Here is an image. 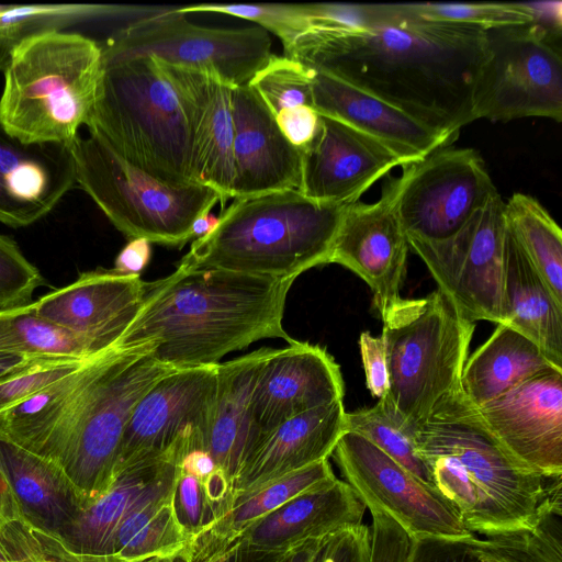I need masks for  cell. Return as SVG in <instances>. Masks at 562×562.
Here are the masks:
<instances>
[{"label": "cell", "mask_w": 562, "mask_h": 562, "mask_svg": "<svg viewBox=\"0 0 562 562\" xmlns=\"http://www.w3.org/2000/svg\"><path fill=\"white\" fill-rule=\"evenodd\" d=\"M235 198L301 187L302 149L281 133L274 115L247 83L233 88Z\"/></svg>", "instance_id": "obj_23"}, {"label": "cell", "mask_w": 562, "mask_h": 562, "mask_svg": "<svg viewBox=\"0 0 562 562\" xmlns=\"http://www.w3.org/2000/svg\"><path fill=\"white\" fill-rule=\"evenodd\" d=\"M342 398L341 372L326 349L297 340L271 349L251 393L249 453L282 423Z\"/></svg>", "instance_id": "obj_16"}, {"label": "cell", "mask_w": 562, "mask_h": 562, "mask_svg": "<svg viewBox=\"0 0 562 562\" xmlns=\"http://www.w3.org/2000/svg\"><path fill=\"white\" fill-rule=\"evenodd\" d=\"M190 558H191V557H190L189 554H187V555H186V554H183V555H181V557H179V558H176L175 560H169V561H167V562H191V559H190Z\"/></svg>", "instance_id": "obj_56"}, {"label": "cell", "mask_w": 562, "mask_h": 562, "mask_svg": "<svg viewBox=\"0 0 562 562\" xmlns=\"http://www.w3.org/2000/svg\"><path fill=\"white\" fill-rule=\"evenodd\" d=\"M366 508L356 492L336 477L292 498L228 539L200 549L236 543L259 550L285 551L340 528L362 524Z\"/></svg>", "instance_id": "obj_26"}, {"label": "cell", "mask_w": 562, "mask_h": 562, "mask_svg": "<svg viewBox=\"0 0 562 562\" xmlns=\"http://www.w3.org/2000/svg\"><path fill=\"white\" fill-rule=\"evenodd\" d=\"M505 202L497 192L456 235L408 240L440 290L472 322H503Z\"/></svg>", "instance_id": "obj_14"}, {"label": "cell", "mask_w": 562, "mask_h": 562, "mask_svg": "<svg viewBox=\"0 0 562 562\" xmlns=\"http://www.w3.org/2000/svg\"><path fill=\"white\" fill-rule=\"evenodd\" d=\"M381 317L390 376L382 398L416 429L460 385L475 322L440 290L419 299L400 297Z\"/></svg>", "instance_id": "obj_8"}, {"label": "cell", "mask_w": 562, "mask_h": 562, "mask_svg": "<svg viewBox=\"0 0 562 562\" xmlns=\"http://www.w3.org/2000/svg\"><path fill=\"white\" fill-rule=\"evenodd\" d=\"M554 367L541 349L521 333L497 324L490 338L467 358L460 384L476 407Z\"/></svg>", "instance_id": "obj_31"}, {"label": "cell", "mask_w": 562, "mask_h": 562, "mask_svg": "<svg viewBox=\"0 0 562 562\" xmlns=\"http://www.w3.org/2000/svg\"><path fill=\"white\" fill-rule=\"evenodd\" d=\"M87 360L36 358L1 378L0 414L27 400L46 386L71 374Z\"/></svg>", "instance_id": "obj_42"}, {"label": "cell", "mask_w": 562, "mask_h": 562, "mask_svg": "<svg viewBox=\"0 0 562 562\" xmlns=\"http://www.w3.org/2000/svg\"><path fill=\"white\" fill-rule=\"evenodd\" d=\"M293 282L177 266L166 278L145 282L140 308L115 347L149 344L159 362L186 369L216 364L266 338L292 344L282 318Z\"/></svg>", "instance_id": "obj_3"}, {"label": "cell", "mask_w": 562, "mask_h": 562, "mask_svg": "<svg viewBox=\"0 0 562 562\" xmlns=\"http://www.w3.org/2000/svg\"><path fill=\"white\" fill-rule=\"evenodd\" d=\"M0 467L22 517L35 528L61 536L82 510L75 488L54 463L2 435Z\"/></svg>", "instance_id": "obj_29"}, {"label": "cell", "mask_w": 562, "mask_h": 562, "mask_svg": "<svg viewBox=\"0 0 562 562\" xmlns=\"http://www.w3.org/2000/svg\"><path fill=\"white\" fill-rule=\"evenodd\" d=\"M270 351L262 348L217 364L216 395L205 451L231 487L249 453L251 393Z\"/></svg>", "instance_id": "obj_30"}, {"label": "cell", "mask_w": 562, "mask_h": 562, "mask_svg": "<svg viewBox=\"0 0 562 562\" xmlns=\"http://www.w3.org/2000/svg\"><path fill=\"white\" fill-rule=\"evenodd\" d=\"M414 441L431 485L473 535L532 529L548 514L562 513L561 477H544L514 459L461 384L437 402Z\"/></svg>", "instance_id": "obj_4"}, {"label": "cell", "mask_w": 562, "mask_h": 562, "mask_svg": "<svg viewBox=\"0 0 562 562\" xmlns=\"http://www.w3.org/2000/svg\"><path fill=\"white\" fill-rule=\"evenodd\" d=\"M0 353L31 359L83 360L99 356L80 338L38 316L33 301L0 308Z\"/></svg>", "instance_id": "obj_36"}, {"label": "cell", "mask_w": 562, "mask_h": 562, "mask_svg": "<svg viewBox=\"0 0 562 562\" xmlns=\"http://www.w3.org/2000/svg\"><path fill=\"white\" fill-rule=\"evenodd\" d=\"M346 414L342 400H338L279 425L247 457L233 483L231 502L328 459L347 431Z\"/></svg>", "instance_id": "obj_24"}, {"label": "cell", "mask_w": 562, "mask_h": 562, "mask_svg": "<svg viewBox=\"0 0 562 562\" xmlns=\"http://www.w3.org/2000/svg\"><path fill=\"white\" fill-rule=\"evenodd\" d=\"M171 370L149 344L114 347L1 413L0 435L54 463L83 509L113 484L135 406Z\"/></svg>", "instance_id": "obj_2"}, {"label": "cell", "mask_w": 562, "mask_h": 562, "mask_svg": "<svg viewBox=\"0 0 562 562\" xmlns=\"http://www.w3.org/2000/svg\"><path fill=\"white\" fill-rule=\"evenodd\" d=\"M562 513H550L532 529L468 539L475 562H562Z\"/></svg>", "instance_id": "obj_37"}, {"label": "cell", "mask_w": 562, "mask_h": 562, "mask_svg": "<svg viewBox=\"0 0 562 562\" xmlns=\"http://www.w3.org/2000/svg\"><path fill=\"white\" fill-rule=\"evenodd\" d=\"M71 150L77 187L130 239L182 247L191 239L194 221L222 203L211 187L172 186L153 178L91 132L79 135Z\"/></svg>", "instance_id": "obj_9"}, {"label": "cell", "mask_w": 562, "mask_h": 562, "mask_svg": "<svg viewBox=\"0 0 562 562\" xmlns=\"http://www.w3.org/2000/svg\"><path fill=\"white\" fill-rule=\"evenodd\" d=\"M100 46L102 63L151 56L205 72L233 88L247 85L273 56L269 33L258 25L207 27L176 9L139 16Z\"/></svg>", "instance_id": "obj_10"}, {"label": "cell", "mask_w": 562, "mask_h": 562, "mask_svg": "<svg viewBox=\"0 0 562 562\" xmlns=\"http://www.w3.org/2000/svg\"><path fill=\"white\" fill-rule=\"evenodd\" d=\"M76 187L71 145L22 143L0 120V223L30 226Z\"/></svg>", "instance_id": "obj_22"}, {"label": "cell", "mask_w": 562, "mask_h": 562, "mask_svg": "<svg viewBox=\"0 0 562 562\" xmlns=\"http://www.w3.org/2000/svg\"><path fill=\"white\" fill-rule=\"evenodd\" d=\"M312 77L311 68L289 57L273 54L248 85L276 116L289 108H313Z\"/></svg>", "instance_id": "obj_40"}, {"label": "cell", "mask_w": 562, "mask_h": 562, "mask_svg": "<svg viewBox=\"0 0 562 562\" xmlns=\"http://www.w3.org/2000/svg\"><path fill=\"white\" fill-rule=\"evenodd\" d=\"M175 487L176 483L171 488L143 502L122 520L109 557L132 562L173 558L192 551L194 540L176 513Z\"/></svg>", "instance_id": "obj_32"}, {"label": "cell", "mask_w": 562, "mask_h": 562, "mask_svg": "<svg viewBox=\"0 0 562 562\" xmlns=\"http://www.w3.org/2000/svg\"><path fill=\"white\" fill-rule=\"evenodd\" d=\"M403 12L417 19L465 25L483 31L535 22L531 3H407Z\"/></svg>", "instance_id": "obj_39"}, {"label": "cell", "mask_w": 562, "mask_h": 562, "mask_svg": "<svg viewBox=\"0 0 562 562\" xmlns=\"http://www.w3.org/2000/svg\"><path fill=\"white\" fill-rule=\"evenodd\" d=\"M312 95L315 111L374 137L396 154L404 166L456 140L323 71L313 70Z\"/></svg>", "instance_id": "obj_25"}, {"label": "cell", "mask_w": 562, "mask_h": 562, "mask_svg": "<svg viewBox=\"0 0 562 562\" xmlns=\"http://www.w3.org/2000/svg\"><path fill=\"white\" fill-rule=\"evenodd\" d=\"M217 364L173 369L140 398L126 425L116 475L138 461L186 443L205 450L217 385Z\"/></svg>", "instance_id": "obj_15"}, {"label": "cell", "mask_w": 562, "mask_h": 562, "mask_svg": "<svg viewBox=\"0 0 562 562\" xmlns=\"http://www.w3.org/2000/svg\"><path fill=\"white\" fill-rule=\"evenodd\" d=\"M43 277L9 236L0 234V308L32 302Z\"/></svg>", "instance_id": "obj_43"}, {"label": "cell", "mask_w": 562, "mask_h": 562, "mask_svg": "<svg viewBox=\"0 0 562 562\" xmlns=\"http://www.w3.org/2000/svg\"><path fill=\"white\" fill-rule=\"evenodd\" d=\"M345 209L299 190L235 198L217 226L192 243L178 267L294 281L328 263Z\"/></svg>", "instance_id": "obj_5"}, {"label": "cell", "mask_w": 562, "mask_h": 562, "mask_svg": "<svg viewBox=\"0 0 562 562\" xmlns=\"http://www.w3.org/2000/svg\"><path fill=\"white\" fill-rule=\"evenodd\" d=\"M156 11L101 3H49L0 5V71L24 41L47 33L65 32L76 24L123 15L144 16Z\"/></svg>", "instance_id": "obj_33"}, {"label": "cell", "mask_w": 562, "mask_h": 562, "mask_svg": "<svg viewBox=\"0 0 562 562\" xmlns=\"http://www.w3.org/2000/svg\"><path fill=\"white\" fill-rule=\"evenodd\" d=\"M183 445L124 468L109 491L83 508L59 536L79 554L109 557L117 527L139 504L171 488L186 454Z\"/></svg>", "instance_id": "obj_27"}, {"label": "cell", "mask_w": 562, "mask_h": 562, "mask_svg": "<svg viewBox=\"0 0 562 562\" xmlns=\"http://www.w3.org/2000/svg\"><path fill=\"white\" fill-rule=\"evenodd\" d=\"M150 244L145 238L130 239L116 256L113 270L122 274H139L150 259Z\"/></svg>", "instance_id": "obj_51"}, {"label": "cell", "mask_w": 562, "mask_h": 562, "mask_svg": "<svg viewBox=\"0 0 562 562\" xmlns=\"http://www.w3.org/2000/svg\"><path fill=\"white\" fill-rule=\"evenodd\" d=\"M274 119L284 137L302 150L315 138L321 124L319 113L306 105L284 109Z\"/></svg>", "instance_id": "obj_49"}, {"label": "cell", "mask_w": 562, "mask_h": 562, "mask_svg": "<svg viewBox=\"0 0 562 562\" xmlns=\"http://www.w3.org/2000/svg\"><path fill=\"white\" fill-rule=\"evenodd\" d=\"M179 467L183 472L198 477L201 482L211 476L216 470L213 458L205 450L187 452L182 457Z\"/></svg>", "instance_id": "obj_52"}, {"label": "cell", "mask_w": 562, "mask_h": 562, "mask_svg": "<svg viewBox=\"0 0 562 562\" xmlns=\"http://www.w3.org/2000/svg\"><path fill=\"white\" fill-rule=\"evenodd\" d=\"M321 115L318 132L302 150L300 192L327 204L348 206L403 160L356 127Z\"/></svg>", "instance_id": "obj_19"}, {"label": "cell", "mask_w": 562, "mask_h": 562, "mask_svg": "<svg viewBox=\"0 0 562 562\" xmlns=\"http://www.w3.org/2000/svg\"><path fill=\"white\" fill-rule=\"evenodd\" d=\"M506 226L555 300L562 304V232L531 195L514 193L505 202Z\"/></svg>", "instance_id": "obj_35"}, {"label": "cell", "mask_w": 562, "mask_h": 562, "mask_svg": "<svg viewBox=\"0 0 562 562\" xmlns=\"http://www.w3.org/2000/svg\"><path fill=\"white\" fill-rule=\"evenodd\" d=\"M102 71L101 46L75 32L22 42L3 71L0 120L25 144L71 145L87 126Z\"/></svg>", "instance_id": "obj_6"}, {"label": "cell", "mask_w": 562, "mask_h": 562, "mask_svg": "<svg viewBox=\"0 0 562 562\" xmlns=\"http://www.w3.org/2000/svg\"><path fill=\"white\" fill-rule=\"evenodd\" d=\"M331 456L366 507L391 517L412 539L463 540L476 536L434 486L362 436L346 431Z\"/></svg>", "instance_id": "obj_13"}, {"label": "cell", "mask_w": 562, "mask_h": 562, "mask_svg": "<svg viewBox=\"0 0 562 562\" xmlns=\"http://www.w3.org/2000/svg\"><path fill=\"white\" fill-rule=\"evenodd\" d=\"M176 11L183 14L196 12L221 13L252 21L267 32L277 35L284 49L313 27L305 4L202 3L182 7L176 9Z\"/></svg>", "instance_id": "obj_41"}, {"label": "cell", "mask_w": 562, "mask_h": 562, "mask_svg": "<svg viewBox=\"0 0 562 562\" xmlns=\"http://www.w3.org/2000/svg\"><path fill=\"white\" fill-rule=\"evenodd\" d=\"M346 423L347 431L362 436L431 485L428 469L416 452L415 429L402 422L387 401L380 398L372 407L347 413Z\"/></svg>", "instance_id": "obj_38"}, {"label": "cell", "mask_w": 562, "mask_h": 562, "mask_svg": "<svg viewBox=\"0 0 562 562\" xmlns=\"http://www.w3.org/2000/svg\"><path fill=\"white\" fill-rule=\"evenodd\" d=\"M363 29L313 30L284 56L368 92L457 139L475 121L486 31L406 14Z\"/></svg>", "instance_id": "obj_1"}, {"label": "cell", "mask_w": 562, "mask_h": 562, "mask_svg": "<svg viewBox=\"0 0 562 562\" xmlns=\"http://www.w3.org/2000/svg\"><path fill=\"white\" fill-rule=\"evenodd\" d=\"M316 540L317 539L310 540L294 548L289 557L288 562H307Z\"/></svg>", "instance_id": "obj_55"}, {"label": "cell", "mask_w": 562, "mask_h": 562, "mask_svg": "<svg viewBox=\"0 0 562 562\" xmlns=\"http://www.w3.org/2000/svg\"><path fill=\"white\" fill-rule=\"evenodd\" d=\"M293 549L269 551L232 543L195 552L191 562H288Z\"/></svg>", "instance_id": "obj_50"}, {"label": "cell", "mask_w": 562, "mask_h": 562, "mask_svg": "<svg viewBox=\"0 0 562 562\" xmlns=\"http://www.w3.org/2000/svg\"><path fill=\"white\" fill-rule=\"evenodd\" d=\"M157 61L186 110L191 137V182L213 188L225 203L234 198L233 87L205 72Z\"/></svg>", "instance_id": "obj_21"}, {"label": "cell", "mask_w": 562, "mask_h": 562, "mask_svg": "<svg viewBox=\"0 0 562 562\" xmlns=\"http://www.w3.org/2000/svg\"><path fill=\"white\" fill-rule=\"evenodd\" d=\"M139 274L93 270L34 301L43 319L83 340L94 355L114 348L144 299Z\"/></svg>", "instance_id": "obj_20"}, {"label": "cell", "mask_w": 562, "mask_h": 562, "mask_svg": "<svg viewBox=\"0 0 562 562\" xmlns=\"http://www.w3.org/2000/svg\"><path fill=\"white\" fill-rule=\"evenodd\" d=\"M487 57L474 95L475 120L562 121V57L555 33L536 23L486 31Z\"/></svg>", "instance_id": "obj_11"}, {"label": "cell", "mask_w": 562, "mask_h": 562, "mask_svg": "<svg viewBox=\"0 0 562 562\" xmlns=\"http://www.w3.org/2000/svg\"><path fill=\"white\" fill-rule=\"evenodd\" d=\"M370 532L363 522L333 531L316 540L307 562H369Z\"/></svg>", "instance_id": "obj_45"}, {"label": "cell", "mask_w": 562, "mask_h": 562, "mask_svg": "<svg viewBox=\"0 0 562 562\" xmlns=\"http://www.w3.org/2000/svg\"><path fill=\"white\" fill-rule=\"evenodd\" d=\"M373 517L369 562H406L412 538L391 517L371 513Z\"/></svg>", "instance_id": "obj_46"}, {"label": "cell", "mask_w": 562, "mask_h": 562, "mask_svg": "<svg viewBox=\"0 0 562 562\" xmlns=\"http://www.w3.org/2000/svg\"><path fill=\"white\" fill-rule=\"evenodd\" d=\"M336 477L326 459L286 474L249 494L235 497L225 514L199 536L194 544H217L292 498L323 486Z\"/></svg>", "instance_id": "obj_34"}, {"label": "cell", "mask_w": 562, "mask_h": 562, "mask_svg": "<svg viewBox=\"0 0 562 562\" xmlns=\"http://www.w3.org/2000/svg\"><path fill=\"white\" fill-rule=\"evenodd\" d=\"M87 128L153 178L172 186L192 183L186 110L156 58L102 63Z\"/></svg>", "instance_id": "obj_7"}, {"label": "cell", "mask_w": 562, "mask_h": 562, "mask_svg": "<svg viewBox=\"0 0 562 562\" xmlns=\"http://www.w3.org/2000/svg\"><path fill=\"white\" fill-rule=\"evenodd\" d=\"M366 384L371 394L382 398L390 389L389 368L382 337L363 331L359 338Z\"/></svg>", "instance_id": "obj_47"}, {"label": "cell", "mask_w": 562, "mask_h": 562, "mask_svg": "<svg viewBox=\"0 0 562 562\" xmlns=\"http://www.w3.org/2000/svg\"><path fill=\"white\" fill-rule=\"evenodd\" d=\"M477 408L514 459L544 477L562 476V371L536 375Z\"/></svg>", "instance_id": "obj_17"}, {"label": "cell", "mask_w": 562, "mask_h": 562, "mask_svg": "<svg viewBox=\"0 0 562 562\" xmlns=\"http://www.w3.org/2000/svg\"><path fill=\"white\" fill-rule=\"evenodd\" d=\"M175 507L180 524L193 540L216 520L201 481L183 472L180 467L175 487Z\"/></svg>", "instance_id": "obj_44"}, {"label": "cell", "mask_w": 562, "mask_h": 562, "mask_svg": "<svg viewBox=\"0 0 562 562\" xmlns=\"http://www.w3.org/2000/svg\"><path fill=\"white\" fill-rule=\"evenodd\" d=\"M19 506L5 474L0 467V529L9 521L21 518Z\"/></svg>", "instance_id": "obj_53"}, {"label": "cell", "mask_w": 562, "mask_h": 562, "mask_svg": "<svg viewBox=\"0 0 562 562\" xmlns=\"http://www.w3.org/2000/svg\"><path fill=\"white\" fill-rule=\"evenodd\" d=\"M387 182L407 240L426 243L456 235L498 192L476 150L450 146Z\"/></svg>", "instance_id": "obj_12"}, {"label": "cell", "mask_w": 562, "mask_h": 562, "mask_svg": "<svg viewBox=\"0 0 562 562\" xmlns=\"http://www.w3.org/2000/svg\"><path fill=\"white\" fill-rule=\"evenodd\" d=\"M220 217L212 215L211 213L201 215L198 217L191 227V239L201 238L211 233L218 224Z\"/></svg>", "instance_id": "obj_54"}, {"label": "cell", "mask_w": 562, "mask_h": 562, "mask_svg": "<svg viewBox=\"0 0 562 562\" xmlns=\"http://www.w3.org/2000/svg\"><path fill=\"white\" fill-rule=\"evenodd\" d=\"M502 324L532 340L546 358L562 370V304L555 300L507 226Z\"/></svg>", "instance_id": "obj_28"}, {"label": "cell", "mask_w": 562, "mask_h": 562, "mask_svg": "<svg viewBox=\"0 0 562 562\" xmlns=\"http://www.w3.org/2000/svg\"><path fill=\"white\" fill-rule=\"evenodd\" d=\"M406 562H475V559L468 539L422 538L412 539Z\"/></svg>", "instance_id": "obj_48"}, {"label": "cell", "mask_w": 562, "mask_h": 562, "mask_svg": "<svg viewBox=\"0 0 562 562\" xmlns=\"http://www.w3.org/2000/svg\"><path fill=\"white\" fill-rule=\"evenodd\" d=\"M408 249L386 182L378 201L346 206L328 263L341 265L363 279L372 291L373 306L382 316L401 297Z\"/></svg>", "instance_id": "obj_18"}]
</instances>
